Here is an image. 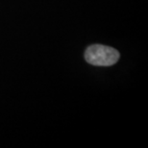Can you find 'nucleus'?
<instances>
[{"mask_svg": "<svg viewBox=\"0 0 148 148\" xmlns=\"http://www.w3.org/2000/svg\"><path fill=\"white\" fill-rule=\"evenodd\" d=\"M85 59L88 64L97 66H110L119 59V53L112 47L94 44L86 50Z\"/></svg>", "mask_w": 148, "mask_h": 148, "instance_id": "obj_1", "label": "nucleus"}]
</instances>
